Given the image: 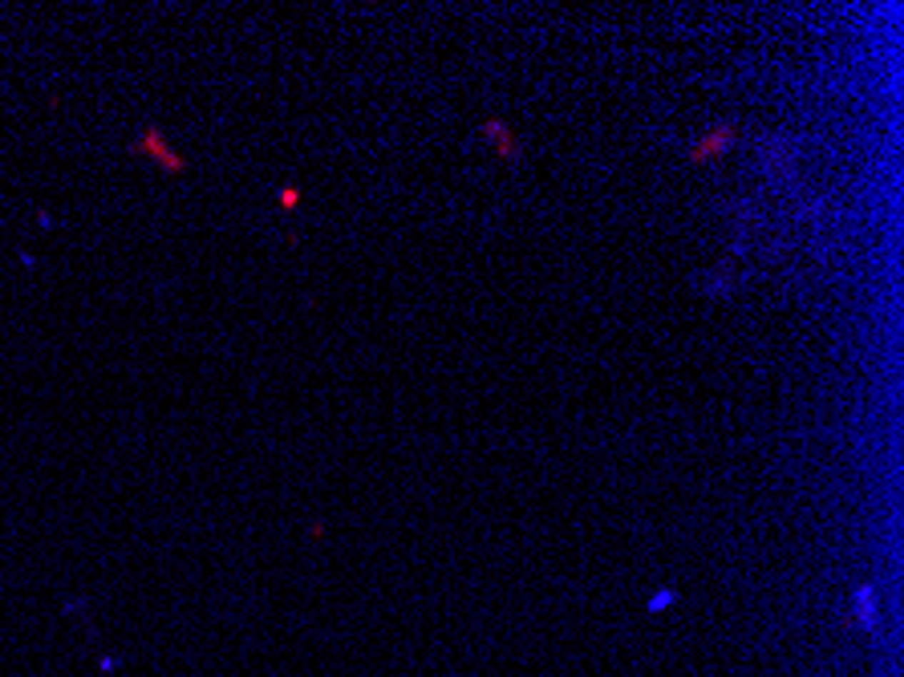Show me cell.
Wrapping results in <instances>:
<instances>
[{"label": "cell", "instance_id": "obj_1", "mask_svg": "<svg viewBox=\"0 0 904 677\" xmlns=\"http://www.w3.org/2000/svg\"><path fill=\"white\" fill-rule=\"evenodd\" d=\"M134 151H139V154H154V163L166 166L171 175H183V166H187L175 151H171V146H166V139L159 134V130H146V134H142V142H134Z\"/></svg>", "mask_w": 904, "mask_h": 677}, {"label": "cell", "instance_id": "obj_2", "mask_svg": "<svg viewBox=\"0 0 904 677\" xmlns=\"http://www.w3.org/2000/svg\"><path fill=\"white\" fill-rule=\"evenodd\" d=\"M855 616H860V625L868 628V633H876L880 628V613H876V588L872 584H864V588H855Z\"/></svg>", "mask_w": 904, "mask_h": 677}, {"label": "cell", "instance_id": "obj_3", "mask_svg": "<svg viewBox=\"0 0 904 677\" xmlns=\"http://www.w3.org/2000/svg\"><path fill=\"white\" fill-rule=\"evenodd\" d=\"M280 203H284V211H292V207H296V203H301V191H280Z\"/></svg>", "mask_w": 904, "mask_h": 677}, {"label": "cell", "instance_id": "obj_4", "mask_svg": "<svg viewBox=\"0 0 904 677\" xmlns=\"http://www.w3.org/2000/svg\"><path fill=\"white\" fill-rule=\"evenodd\" d=\"M669 604H673V592H657L653 601H649V608L657 613V608H669Z\"/></svg>", "mask_w": 904, "mask_h": 677}]
</instances>
